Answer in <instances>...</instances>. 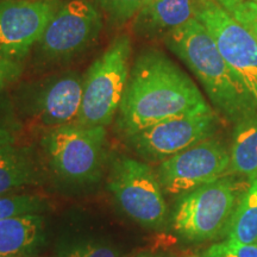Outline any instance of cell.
<instances>
[{
  "label": "cell",
  "instance_id": "d4e9b609",
  "mask_svg": "<svg viewBox=\"0 0 257 257\" xmlns=\"http://www.w3.org/2000/svg\"><path fill=\"white\" fill-rule=\"evenodd\" d=\"M214 2L218 3V4H219L223 9L226 10V11H229V10L232 9L233 6L242 3L243 0H214Z\"/></svg>",
  "mask_w": 257,
  "mask_h": 257
},
{
  "label": "cell",
  "instance_id": "30bf717a",
  "mask_svg": "<svg viewBox=\"0 0 257 257\" xmlns=\"http://www.w3.org/2000/svg\"><path fill=\"white\" fill-rule=\"evenodd\" d=\"M230 153L220 141H201L162 161L157 170L161 187L168 194L194 191L227 175Z\"/></svg>",
  "mask_w": 257,
  "mask_h": 257
},
{
  "label": "cell",
  "instance_id": "d6986e66",
  "mask_svg": "<svg viewBox=\"0 0 257 257\" xmlns=\"http://www.w3.org/2000/svg\"><path fill=\"white\" fill-rule=\"evenodd\" d=\"M42 199L29 194H0V220L38 214L43 211Z\"/></svg>",
  "mask_w": 257,
  "mask_h": 257
},
{
  "label": "cell",
  "instance_id": "603a6c76",
  "mask_svg": "<svg viewBox=\"0 0 257 257\" xmlns=\"http://www.w3.org/2000/svg\"><path fill=\"white\" fill-rule=\"evenodd\" d=\"M23 72L21 61L0 55V92L14 83Z\"/></svg>",
  "mask_w": 257,
  "mask_h": 257
},
{
  "label": "cell",
  "instance_id": "44dd1931",
  "mask_svg": "<svg viewBox=\"0 0 257 257\" xmlns=\"http://www.w3.org/2000/svg\"><path fill=\"white\" fill-rule=\"evenodd\" d=\"M227 12L240 25H243L257 42V3L251 0H243Z\"/></svg>",
  "mask_w": 257,
  "mask_h": 257
},
{
  "label": "cell",
  "instance_id": "4fadbf2b",
  "mask_svg": "<svg viewBox=\"0 0 257 257\" xmlns=\"http://www.w3.org/2000/svg\"><path fill=\"white\" fill-rule=\"evenodd\" d=\"M194 17L193 0H150L134 17L133 29L141 37L166 36Z\"/></svg>",
  "mask_w": 257,
  "mask_h": 257
},
{
  "label": "cell",
  "instance_id": "5b68a950",
  "mask_svg": "<svg viewBox=\"0 0 257 257\" xmlns=\"http://www.w3.org/2000/svg\"><path fill=\"white\" fill-rule=\"evenodd\" d=\"M42 147L51 169L74 184H89L99 179L106 157V128L76 123L48 128Z\"/></svg>",
  "mask_w": 257,
  "mask_h": 257
},
{
  "label": "cell",
  "instance_id": "2e32d148",
  "mask_svg": "<svg viewBox=\"0 0 257 257\" xmlns=\"http://www.w3.org/2000/svg\"><path fill=\"white\" fill-rule=\"evenodd\" d=\"M36 182V170L25 150L10 144L0 149V194Z\"/></svg>",
  "mask_w": 257,
  "mask_h": 257
},
{
  "label": "cell",
  "instance_id": "cb8c5ba5",
  "mask_svg": "<svg viewBox=\"0 0 257 257\" xmlns=\"http://www.w3.org/2000/svg\"><path fill=\"white\" fill-rule=\"evenodd\" d=\"M15 143V127L9 115L0 110V149Z\"/></svg>",
  "mask_w": 257,
  "mask_h": 257
},
{
  "label": "cell",
  "instance_id": "7a4b0ae2",
  "mask_svg": "<svg viewBox=\"0 0 257 257\" xmlns=\"http://www.w3.org/2000/svg\"><path fill=\"white\" fill-rule=\"evenodd\" d=\"M165 42L194 73L212 104L227 120L236 124L257 114L251 95L227 66L213 37L197 18L166 35Z\"/></svg>",
  "mask_w": 257,
  "mask_h": 257
},
{
  "label": "cell",
  "instance_id": "9a60e30c",
  "mask_svg": "<svg viewBox=\"0 0 257 257\" xmlns=\"http://www.w3.org/2000/svg\"><path fill=\"white\" fill-rule=\"evenodd\" d=\"M229 173L257 179V114L236 123L230 152Z\"/></svg>",
  "mask_w": 257,
  "mask_h": 257
},
{
  "label": "cell",
  "instance_id": "8992f818",
  "mask_svg": "<svg viewBox=\"0 0 257 257\" xmlns=\"http://www.w3.org/2000/svg\"><path fill=\"white\" fill-rule=\"evenodd\" d=\"M108 189L127 217L147 227L165 223L167 205L157 173L147 163L130 157L114 161Z\"/></svg>",
  "mask_w": 257,
  "mask_h": 257
},
{
  "label": "cell",
  "instance_id": "ffe728a7",
  "mask_svg": "<svg viewBox=\"0 0 257 257\" xmlns=\"http://www.w3.org/2000/svg\"><path fill=\"white\" fill-rule=\"evenodd\" d=\"M206 257H257V243L244 244L227 239L213 244L207 250Z\"/></svg>",
  "mask_w": 257,
  "mask_h": 257
},
{
  "label": "cell",
  "instance_id": "ba28073f",
  "mask_svg": "<svg viewBox=\"0 0 257 257\" xmlns=\"http://www.w3.org/2000/svg\"><path fill=\"white\" fill-rule=\"evenodd\" d=\"M102 29V14L87 0H69L60 6L36 44L38 56L60 62L94 43Z\"/></svg>",
  "mask_w": 257,
  "mask_h": 257
},
{
  "label": "cell",
  "instance_id": "52a82bcc",
  "mask_svg": "<svg viewBox=\"0 0 257 257\" xmlns=\"http://www.w3.org/2000/svg\"><path fill=\"white\" fill-rule=\"evenodd\" d=\"M195 18L206 28L221 56L251 95L257 107V42L214 0L195 3Z\"/></svg>",
  "mask_w": 257,
  "mask_h": 257
},
{
  "label": "cell",
  "instance_id": "e0dca14e",
  "mask_svg": "<svg viewBox=\"0 0 257 257\" xmlns=\"http://www.w3.org/2000/svg\"><path fill=\"white\" fill-rule=\"evenodd\" d=\"M229 239L244 244L257 243V179L240 199L227 224Z\"/></svg>",
  "mask_w": 257,
  "mask_h": 257
},
{
  "label": "cell",
  "instance_id": "5bb4252c",
  "mask_svg": "<svg viewBox=\"0 0 257 257\" xmlns=\"http://www.w3.org/2000/svg\"><path fill=\"white\" fill-rule=\"evenodd\" d=\"M43 231L40 214L0 220V257H30L43 242Z\"/></svg>",
  "mask_w": 257,
  "mask_h": 257
},
{
  "label": "cell",
  "instance_id": "4316f807",
  "mask_svg": "<svg viewBox=\"0 0 257 257\" xmlns=\"http://www.w3.org/2000/svg\"><path fill=\"white\" fill-rule=\"evenodd\" d=\"M251 2H255V3H257V0H251Z\"/></svg>",
  "mask_w": 257,
  "mask_h": 257
},
{
  "label": "cell",
  "instance_id": "277c9868",
  "mask_svg": "<svg viewBox=\"0 0 257 257\" xmlns=\"http://www.w3.org/2000/svg\"><path fill=\"white\" fill-rule=\"evenodd\" d=\"M250 185L230 176L188 192L176 205L173 227L189 242H205L226 232L227 224Z\"/></svg>",
  "mask_w": 257,
  "mask_h": 257
},
{
  "label": "cell",
  "instance_id": "9c48e42d",
  "mask_svg": "<svg viewBox=\"0 0 257 257\" xmlns=\"http://www.w3.org/2000/svg\"><path fill=\"white\" fill-rule=\"evenodd\" d=\"M218 115L212 107L168 118L127 137L135 152L147 161H165L213 137Z\"/></svg>",
  "mask_w": 257,
  "mask_h": 257
},
{
  "label": "cell",
  "instance_id": "3957f363",
  "mask_svg": "<svg viewBox=\"0 0 257 257\" xmlns=\"http://www.w3.org/2000/svg\"><path fill=\"white\" fill-rule=\"evenodd\" d=\"M131 40L117 36L83 76L82 101L75 123L106 127L118 112L130 74Z\"/></svg>",
  "mask_w": 257,
  "mask_h": 257
},
{
  "label": "cell",
  "instance_id": "6da1fadb",
  "mask_svg": "<svg viewBox=\"0 0 257 257\" xmlns=\"http://www.w3.org/2000/svg\"><path fill=\"white\" fill-rule=\"evenodd\" d=\"M211 107L193 80L159 50H146L128 74L117 124L130 137L168 118Z\"/></svg>",
  "mask_w": 257,
  "mask_h": 257
},
{
  "label": "cell",
  "instance_id": "7402d4cb",
  "mask_svg": "<svg viewBox=\"0 0 257 257\" xmlns=\"http://www.w3.org/2000/svg\"><path fill=\"white\" fill-rule=\"evenodd\" d=\"M64 257H120L117 250L101 243H86L74 246Z\"/></svg>",
  "mask_w": 257,
  "mask_h": 257
},
{
  "label": "cell",
  "instance_id": "7c38bea8",
  "mask_svg": "<svg viewBox=\"0 0 257 257\" xmlns=\"http://www.w3.org/2000/svg\"><path fill=\"white\" fill-rule=\"evenodd\" d=\"M82 86L83 78L75 72L44 80L29 94L31 115L48 128L75 123L81 108Z\"/></svg>",
  "mask_w": 257,
  "mask_h": 257
},
{
  "label": "cell",
  "instance_id": "8fae6325",
  "mask_svg": "<svg viewBox=\"0 0 257 257\" xmlns=\"http://www.w3.org/2000/svg\"><path fill=\"white\" fill-rule=\"evenodd\" d=\"M61 5L60 0H0V55L23 60Z\"/></svg>",
  "mask_w": 257,
  "mask_h": 257
},
{
  "label": "cell",
  "instance_id": "ac0fdd59",
  "mask_svg": "<svg viewBox=\"0 0 257 257\" xmlns=\"http://www.w3.org/2000/svg\"><path fill=\"white\" fill-rule=\"evenodd\" d=\"M150 0H94L96 8L107 19V23L119 27L133 19Z\"/></svg>",
  "mask_w": 257,
  "mask_h": 257
},
{
  "label": "cell",
  "instance_id": "484cf974",
  "mask_svg": "<svg viewBox=\"0 0 257 257\" xmlns=\"http://www.w3.org/2000/svg\"><path fill=\"white\" fill-rule=\"evenodd\" d=\"M137 257H159V256H150V255H140Z\"/></svg>",
  "mask_w": 257,
  "mask_h": 257
}]
</instances>
